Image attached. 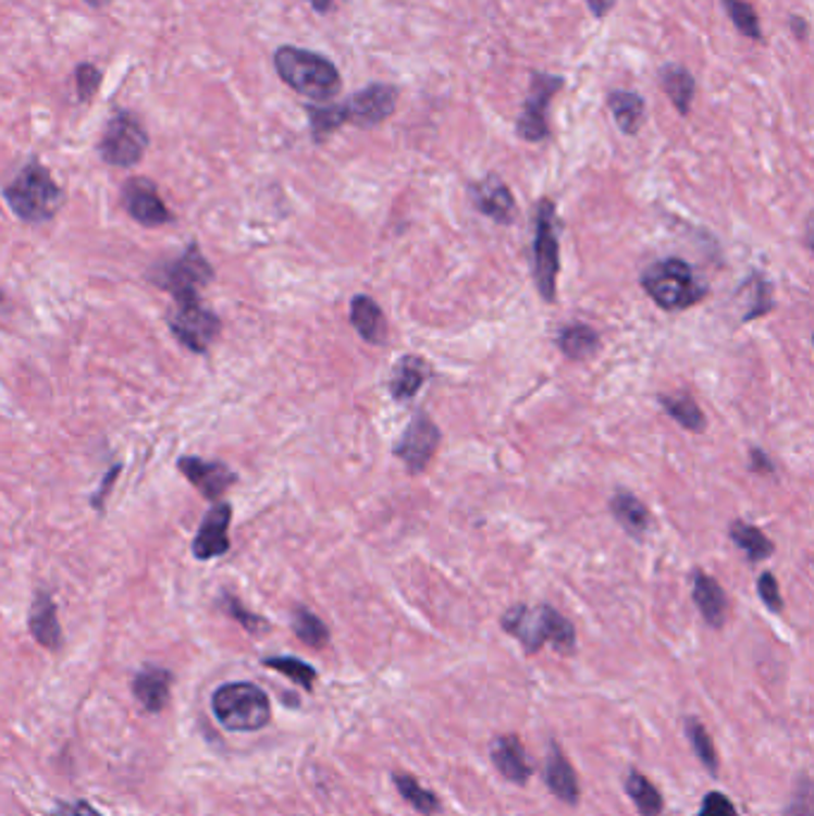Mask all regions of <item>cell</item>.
Here are the masks:
<instances>
[{
  "mask_svg": "<svg viewBox=\"0 0 814 816\" xmlns=\"http://www.w3.org/2000/svg\"><path fill=\"white\" fill-rule=\"evenodd\" d=\"M180 471L206 499L211 502L220 499L222 494L230 490L232 482L237 480V475H234L225 463L203 461L196 459V456H184V459H180Z\"/></svg>",
  "mask_w": 814,
  "mask_h": 816,
  "instance_id": "2e32d148",
  "label": "cell"
},
{
  "mask_svg": "<svg viewBox=\"0 0 814 816\" xmlns=\"http://www.w3.org/2000/svg\"><path fill=\"white\" fill-rule=\"evenodd\" d=\"M292 628H294L296 638H299L304 642V645H308V647L320 650V647H325L328 642H330L328 626L323 621H320V618L316 614L308 611V609L299 607V609L294 611Z\"/></svg>",
  "mask_w": 814,
  "mask_h": 816,
  "instance_id": "1f68e13d",
  "label": "cell"
},
{
  "mask_svg": "<svg viewBox=\"0 0 814 816\" xmlns=\"http://www.w3.org/2000/svg\"><path fill=\"white\" fill-rule=\"evenodd\" d=\"M122 206L144 227H160L172 220L168 206L158 194V187L146 177H132L122 187Z\"/></svg>",
  "mask_w": 814,
  "mask_h": 816,
  "instance_id": "4fadbf2b",
  "label": "cell"
},
{
  "mask_svg": "<svg viewBox=\"0 0 814 816\" xmlns=\"http://www.w3.org/2000/svg\"><path fill=\"white\" fill-rule=\"evenodd\" d=\"M724 8H726V12H729L733 27L740 34L748 36V39H752V41L762 39V27H760V17H757L755 8L745 3V0H724Z\"/></svg>",
  "mask_w": 814,
  "mask_h": 816,
  "instance_id": "836d02e7",
  "label": "cell"
},
{
  "mask_svg": "<svg viewBox=\"0 0 814 816\" xmlns=\"http://www.w3.org/2000/svg\"><path fill=\"white\" fill-rule=\"evenodd\" d=\"M757 592L762 602L767 604V607L772 611H781L784 609V602H781V592H779V583H776V578L772 573H762L760 583H757Z\"/></svg>",
  "mask_w": 814,
  "mask_h": 816,
  "instance_id": "ab89813d",
  "label": "cell"
},
{
  "mask_svg": "<svg viewBox=\"0 0 814 816\" xmlns=\"http://www.w3.org/2000/svg\"><path fill=\"white\" fill-rule=\"evenodd\" d=\"M397 98L399 94L392 84H370L359 94H354L347 103H342L344 118L356 127H375L394 113Z\"/></svg>",
  "mask_w": 814,
  "mask_h": 816,
  "instance_id": "7c38bea8",
  "label": "cell"
},
{
  "mask_svg": "<svg viewBox=\"0 0 814 816\" xmlns=\"http://www.w3.org/2000/svg\"><path fill=\"white\" fill-rule=\"evenodd\" d=\"M557 213L554 203L542 199L538 206L535 220V244H533V268H535V284L545 301H554L557 292V275H559V230H557Z\"/></svg>",
  "mask_w": 814,
  "mask_h": 816,
  "instance_id": "52a82bcc",
  "label": "cell"
},
{
  "mask_svg": "<svg viewBox=\"0 0 814 816\" xmlns=\"http://www.w3.org/2000/svg\"><path fill=\"white\" fill-rule=\"evenodd\" d=\"M750 456H752V471L774 473V463H772V459H767V454H764L762 449H752Z\"/></svg>",
  "mask_w": 814,
  "mask_h": 816,
  "instance_id": "ee69618b",
  "label": "cell"
},
{
  "mask_svg": "<svg viewBox=\"0 0 814 816\" xmlns=\"http://www.w3.org/2000/svg\"><path fill=\"white\" fill-rule=\"evenodd\" d=\"M430 378V366L418 356H404L402 361L392 368L390 392L399 404L411 401L418 390H421Z\"/></svg>",
  "mask_w": 814,
  "mask_h": 816,
  "instance_id": "d6986e66",
  "label": "cell"
},
{
  "mask_svg": "<svg viewBox=\"0 0 814 816\" xmlns=\"http://www.w3.org/2000/svg\"><path fill=\"white\" fill-rule=\"evenodd\" d=\"M306 3L311 5L316 12H320V15H328V12L337 8L340 0H306Z\"/></svg>",
  "mask_w": 814,
  "mask_h": 816,
  "instance_id": "bcb514c9",
  "label": "cell"
},
{
  "mask_svg": "<svg viewBox=\"0 0 814 816\" xmlns=\"http://www.w3.org/2000/svg\"><path fill=\"white\" fill-rule=\"evenodd\" d=\"M225 611L234 618V621H239L246 630H249V633H261V630L268 628V623L261 616L246 611L239 604V599H234V597H225Z\"/></svg>",
  "mask_w": 814,
  "mask_h": 816,
  "instance_id": "f35d334b",
  "label": "cell"
},
{
  "mask_svg": "<svg viewBox=\"0 0 814 816\" xmlns=\"http://www.w3.org/2000/svg\"><path fill=\"white\" fill-rule=\"evenodd\" d=\"M659 404L664 406V411L669 413L676 423H681L686 430H693V432H702L707 425L705 416H702V411L698 408V404L690 399V397H659Z\"/></svg>",
  "mask_w": 814,
  "mask_h": 816,
  "instance_id": "d6a6232c",
  "label": "cell"
},
{
  "mask_svg": "<svg viewBox=\"0 0 814 816\" xmlns=\"http://www.w3.org/2000/svg\"><path fill=\"white\" fill-rule=\"evenodd\" d=\"M74 84H77L79 101L82 103L91 101L94 94L98 91V86H101V72H98V67H94L91 63H82L77 65V70H74Z\"/></svg>",
  "mask_w": 814,
  "mask_h": 816,
  "instance_id": "74e56055",
  "label": "cell"
},
{
  "mask_svg": "<svg viewBox=\"0 0 814 816\" xmlns=\"http://www.w3.org/2000/svg\"><path fill=\"white\" fill-rule=\"evenodd\" d=\"M612 514L616 521H619V526L626 530L628 535L633 537H643L648 533L650 528V511L648 506L640 502L638 497H633V494L628 492H619L614 494L612 499Z\"/></svg>",
  "mask_w": 814,
  "mask_h": 816,
  "instance_id": "cb8c5ba5",
  "label": "cell"
},
{
  "mask_svg": "<svg viewBox=\"0 0 814 816\" xmlns=\"http://www.w3.org/2000/svg\"><path fill=\"white\" fill-rule=\"evenodd\" d=\"M585 5L590 8L592 15L602 20L616 5V0H585Z\"/></svg>",
  "mask_w": 814,
  "mask_h": 816,
  "instance_id": "f6af8a7d",
  "label": "cell"
},
{
  "mask_svg": "<svg viewBox=\"0 0 814 816\" xmlns=\"http://www.w3.org/2000/svg\"><path fill=\"white\" fill-rule=\"evenodd\" d=\"M700 816H738V812L724 793H710L705 802H702Z\"/></svg>",
  "mask_w": 814,
  "mask_h": 816,
  "instance_id": "60d3db41",
  "label": "cell"
},
{
  "mask_svg": "<svg viewBox=\"0 0 814 816\" xmlns=\"http://www.w3.org/2000/svg\"><path fill=\"white\" fill-rule=\"evenodd\" d=\"M471 201L480 213L499 222V225H511L516 218L514 194L497 175H488L485 180L471 184Z\"/></svg>",
  "mask_w": 814,
  "mask_h": 816,
  "instance_id": "9a60e30c",
  "label": "cell"
},
{
  "mask_svg": "<svg viewBox=\"0 0 814 816\" xmlns=\"http://www.w3.org/2000/svg\"><path fill=\"white\" fill-rule=\"evenodd\" d=\"M791 27H793V32L798 29V39H805V36H807V24H805L803 20H800V17H793V20H791Z\"/></svg>",
  "mask_w": 814,
  "mask_h": 816,
  "instance_id": "7dc6e473",
  "label": "cell"
},
{
  "mask_svg": "<svg viewBox=\"0 0 814 816\" xmlns=\"http://www.w3.org/2000/svg\"><path fill=\"white\" fill-rule=\"evenodd\" d=\"M84 3H89L91 8H103L110 3V0H84Z\"/></svg>",
  "mask_w": 814,
  "mask_h": 816,
  "instance_id": "c3c4849f",
  "label": "cell"
},
{
  "mask_svg": "<svg viewBox=\"0 0 814 816\" xmlns=\"http://www.w3.org/2000/svg\"><path fill=\"white\" fill-rule=\"evenodd\" d=\"M650 299L664 311H686L707 296V287L686 261L669 258L648 268L640 277Z\"/></svg>",
  "mask_w": 814,
  "mask_h": 816,
  "instance_id": "277c9868",
  "label": "cell"
},
{
  "mask_svg": "<svg viewBox=\"0 0 814 816\" xmlns=\"http://www.w3.org/2000/svg\"><path fill=\"white\" fill-rule=\"evenodd\" d=\"M686 733H688L690 745H693L695 757H698L702 764H705L712 774H717V769H719L717 750H714V743H712L710 733L705 731V726H702V724L695 721V719H688V724H686Z\"/></svg>",
  "mask_w": 814,
  "mask_h": 816,
  "instance_id": "d590c367",
  "label": "cell"
},
{
  "mask_svg": "<svg viewBox=\"0 0 814 816\" xmlns=\"http://www.w3.org/2000/svg\"><path fill=\"white\" fill-rule=\"evenodd\" d=\"M29 630H32L34 640L39 642V645L48 647V650H58L60 642H63V633H60L55 604H53L51 597L46 595V592H41V595H36V599L32 604Z\"/></svg>",
  "mask_w": 814,
  "mask_h": 816,
  "instance_id": "44dd1931",
  "label": "cell"
},
{
  "mask_svg": "<svg viewBox=\"0 0 814 816\" xmlns=\"http://www.w3.org/2000/svg\"><path fill=\"white\" fill-rule=\"evenodd\" d=\"M213 714L227 731H261L270 721V700L254 683H227L213 692Z\"/></svg>",
  "mask_w": 814,
  "mask_h": 816,
  "instance_id": "5b68a950",
  "label": "cell"
},
{
  "mask_svg": "<svg viewBox=\"0 0 814 816\" xmlns=\"http://www.w3.org/2000/svg\"><path fill=\"white\" fill-rule=\"evenodd\" d=\"M308 122H311V132L316 141H325L330 134H335L342 125H347V118H344V108L337 103H311L306 106Z\"/></svg>",
  "mask_w": 814,
  "mask_h": 816,
  "instance_id": "f546056e",
  "label": "cell"
},
{
  "mask_svg": "<svg viewBox=\"0 0 814 816\" xmlns=\"http://www.w3.org/2000/svg\"><path fill=\"white\" fill-rule=\"evenodd\" d=\"M559 349L574 361H585L600 349V335L588 325L564 327L559 335Z\"/></svg>",
  "mask_w": 814,
  "mask_h": 816,
  "instance_id": "4316f807",
  "label": "cell"
},
{
  "mask_svg": "<svg viewBox=\"0 0 814 816\" xmlns=\"http://www.w3.org/2000/svg\"><path fill=\"white\" fill-rule=\"evenodd\" d=\"M273 63L280 79L289 89L311 98L316 103H328L342 91L340 70L320 53L296 46H282L275 51Z\"/></svg>",
  "mask_w": 814,
  "mask_h": 816,
  "instance_id": "6da1fadb",
  "label": "cell"
},
{
  "mask_svg": "<svg viewBox=\"0 0 814 816\" xmlns=\"http://www.w3.org/2000/svg\"><path fill=\"white\" fill-rule=\"evenodd\" d=\"M748 289H752V292H750V306H748V313L743 316V320H752V318H757V316L769 313L772 308H774V299H772V287H769V282H764L760 275H755V277H752V280L748 282Z\"/></svg>",
  "mask_w": 814,
  "mask_h": 816,
  "instance_id": "8d00e7d4",
  "label": "cell"
},
{
  "mask_svg": "<svg viewBox=\"0 0 814 816\" xmlns=\"http://www.w3.org/2000/svg\"><path fill=\"white\" fill-rule=\"evenodd\" d=\"M562 86H564V79L554 77V74H545V72L533 74V82H530V91L526 96L523 110L516 122V132L523 141L538 144L550 134L547 132V106L554 98V94H559Z\"/></svg>",
  "mask_w": 814,
  "mask_h": 816,
  "instance_id": "30bf717a",
  "label": "cell"
},
{
  "mask_svg": "<svg viewBox=\"0 0 814 816\" xmlns=\"http://www.w3.org/2000/svg\"><path fill=\"white\" fill-rule=\"evenodd\" d=\"M502 628L521 642L528 654L540 652L545 642L562 654H571L576 650L574 623L545 604L538 609H528L523 604L511 607L502 616Z\"/></svg>",
  "mask_w": 814,
  "mask_h": 816,
  "instance_id": "7a4b0ae2",
  "label": "cell"
},
{
  "mask_svg": "<svg viewBox=\"0 0 814 816\" xmlns=\"http://www.w3.org/2000/svg\"><path fill=\"white\" fill-rule=\"evenodd\" d=\"M351 325L356 332L368 342V344H382L387 335L385 316H382L380 306L366 294L354 296L351 301Z\"/></svg>",
  "mask_w": 814,
  "mask_h": 816,
  "instance_id": "7402d4cb",
  "label": "cell"
},
{
  "mask_svg": "<svg viewBox=\"0 0 814 816\" xmlns=\"http://www.w3.org/2000/svg\"><path fill=\"white\" fill-rule=\"evenodd\" d=\"M492 762H495L499 774L516 786L528 783L530 771H533L528 764V754L521 745V740L516 735H502L495 740V745H492Z\"/></svg>",
  "mask_w": 814,
  "mask_h": 816,
  "instance_id": "ac0fdd59",
  "label": "cell"
},
{
  "mask_svg": "<svg viewBox=\"0 0 814 816\" xmlns=\"http://www.w3.org/2000/svg\"><path fill=\"white\" fill-rule=\"evenodd\" d=\"M440 444V428L423 411H418L402 440L394 444V454L409 468V473H423Z\"/></svg>",
  "mask_w": 814,
  "mask_h": 816,
  "instance_id": "8fae6325",
  "label": "cell"
},
{
  "mask_svg": "<svg viewBox=\"0 0 814 816\" xmlns=\"http://www.w3.org/2000/svg\"><path fill=\"white\" fill-rule=\"evenodd\" d=\"M151 280L175 299H189V296H199V289L213 280V268L206 261L199 246L192 244L177 261L156 268Z\"/></svg>",
  "mask_w": 814,
  "mask_h": 816,
  "instance_id": "ba28073f",
  "label": "cell"
},
{
  "mask_svg": "<svg viewBox=\"0 0 814 816\" xmlns=\"http://www.w3.org/2000/svg\"><path fill=\"white\" fill-rule=\"evenodd\" d=\"M659 82H662L666 96H669V101L674 103V108L678 110V113L688 115L690 113V103H693V98H695V79H693V74H690L681 65H666L659 72Z\"/></svg>",
  "mask_w": 814,
  "mask_h": 816,
  "instance_id": "d4e9b609",
  "label": "cell"
},
{
  "mask_svg": "<svg viewBox=\"0 0 814 816\" xmlns=\"http://www.w3.org/2000/svg\"><path fill=\"white\" fill-rule=\"evenodd\" d=\"M626 793L631 795L633 805L640 812V816H659L662 814V809H664L662 795H659V790L650 783L648 776L638 774V771L628 774Z\"/></svg>",
  "mask_w": 814,
  "mask_h": 816,
  "instance_id": "83f0119b",
  "label": "cell"
},
{
  "mask_svg": "<svg viewBox=\"0 0 814 816\" xmlns=\"http://www.w3.org/2000/svg\"><path fill=\"white\" fill-rule=\"evenodd\" d=\"M148 148V132L137 113L120 108L110 115L103 129L101 141H98V153L108 165L115 168H134L141 163Z\"/></svg>",
  "mask_w": 814,
  "mask_h": 816,
  "instance_id": "8992f818",
  "label": "cell"
},
{
  "mask_svg": "<svg viewBox=\"0 0 814 816\" xmlns=\"http://www.w3.org/2000/svg\"><path fill=\"white\" fill-rule=\"evenodd\" d=\"M731 540L736 542L738 549L748 554L750 561H764L774 554V544L762 530L748 526L745 521H733L731 523Z\"/></svg>",
  "mask_w": 814,
  "mask_h": 816,
  "instance_id": "f1b7e54d",
  "label": "cell"
},
{
  "mask_svg": "<svg viewBox=\"0 0 814 816\" xmlns=\"http://www.w3.org/2000/svg\"><path fill=\"white\" fill-rule=\"evenodd\" d=\"M0 299H3V294H0Z\"/></svg>",
  "mask_w": 814,
  "mask_h": 816,
  "instance_id": "681fc988",
  "label": "cell"
},
{
  "mask_svg": "<svg viewBox=\"0 0 814 816\" xmlns=\"http://www.w3.org/2000/svg\"><path fill=\"white\" fill-rule=\"evenodd\" d=\"M230 521H232V509L225 502H218L213 509L206 514L199 533H196L194 544H192V552L196 559L206 561V559H215V556L227 554Z\"/></svg>",
  "mask_w": 814,
  "mask_h": 816,
  "instance_id": "5bb4252c",
  "label": "cell"
},
{
  "mask_svg": "<svg viewBox=\"0 0 814 816\" xmlns=\"http://www.w3.org/2000/svg\"><path fill=\"white\" fill-rule=\"evenodd\" d=\"M786 816H812V793L807 778H803V783L795 790L791 807L786 809Z\"/></svg>",
  "mask_w": 814,
  "mask_h": 816,
  "instance_id": "b9f144b4",
  "label": "cell"
},
{
  "mask_svg": "<svg viewBox=\"0 0 814 816\" xmlns=\"http://www.w3.org/2000/svg\"><path fill=\"white\" fill-rule=\"evenodd\" d=\"M392 781H394V786H397L402 798L406 802H409V805L416 812H421L423 816H433L440 809V802H437L435 793H430V790H425L421 783L416 781L414 776L397 774V776H392Z\"/></svg>",
  "mask_w": 814,
  "mask_h": 816,
  "instance_id": "4dcf8cb0",
  "label": "cell"
},
{
  "mask_svg": "<svg viewBox=\"0 0 814 816\" xmlns=\"http://www.w3.org/2000/svg\"><path fill=\"white\" fill-rule=\"evenodd\" d=\"M3 196L12 213L24 222L51 220L63 206V189L58 187L51 172L36 160L17 172V177L3 189Z\"/></svg>",
  "mask_w": 814,
  "mask_h": 816,
  "instance_id": "3957f363",
  "label": "cell"
},
{
  "mask_svg": "<svg viewBox=\"0 0 814 816\" xmlns=\"http://www.w3.org/2000/svg\"><path fill=\"white\" fill-rule=\"evenodd\" d=\"M545 786L562 802H566V805H576L578 798H581V788H578L574 766L557 745L550 747V754L545 759Z\"/></svg>",
  "mask_w": 814,
  "mask_h": 816,
  "instance_id": "e0dca14e",
  "label": "cell"
},
{
  "mask_svg": "<svg viewBox=\"0 0 814 816\" xmlns=\"http://www.w3.org/2000/svg\"><path fill=\"white\" fill-rule=\"evenodd\" d=\"M55 816H103L101 812H96L89 802H60V807Z\"/></svg>",
  "mask_w": 814,
  "mask_h": 816,
  "instance_id": "7bdbcfd3",
  "label": "cell"
},
{
  "mask_svg": "<svg viewBox=\"0 0 814 816\" xmlns=\"http://www.w3.org/2000/svg\"><path fill=\"white\" fill-rule=\"evenodd\" d=\"M693 597L700 614L705 616V621L712 628H721L726 621V609H729V602H726V595L717 580L710 578L707 573L695 571L693 576Z\"/></svg>",
  "mask_w": 814,
  "mask_h": 816,
  "instance_id": "ffe728a7",
  "label": "cell"
},
{
  "mask_svg": "<svg viewBox=\"0 0 814 816\" xmlns=\"http://www.w3.org/2000/svg\"><path fill=\"white\" fill-rule=\"evenodd\" d=\"M172 676L165 669H146L134 678V697H137L144 709L163 712L170 700Z\"/></svg>",
  "mask_w": 814,
  "mask_h": 816,
  "instance_id": "603a6c76",
  "label": "cell"
},
{
  "mask_svg": "<svg viewBox=\"0 0 814 816\" xmlns=\"http://www.w3.org/2000/svg\"><path fill=\"white\" fill-rule=\"evenodd\" d=\"M263 664L268 666V669L285 673L289 680H294V683L301 685L304 690H311L318 678L313 666H308L306 662L294 659V657H270Z\"/></svg>",
  "mask_w": 814,
  "mask_h": 816,
  "instance_id": "e575fe53",
  "label": "cell"
},
{
  "mask_svg": "<svg viewBox=\"0 0 814 816\" xmlns=\"http://www.w3.org/2000/svg\"><path fill=\"white\" fill-rule=\"evenodd\" d=\"M177 306L170 316V330L187 349L206 354L220 332V320L213 311L201 304L199 296L189 299H175Z\"/></svg>",
  "mask_w": 814,
  "mask_h": 816,
  "instance_id": "9c48e42d",
  "label": "cell"
},
{
  "mask_svg": "<svg viewBox=\"0 0 814 816\" xmlns=\"http://www.w3.org/2000/svg\"><path fill=\"white\" fill-rule=\"evenodd\" d=\"M609 110L616 120V125L628 136L638 134L640 125H643L645 118V101L633 91H621L616 89L609 94Z\"/></svg>",
  "mask_w": 814,
  "mask_h": 816,
  "instance_id": "484cf974",
  "label": "cell"
}]
</instances>
